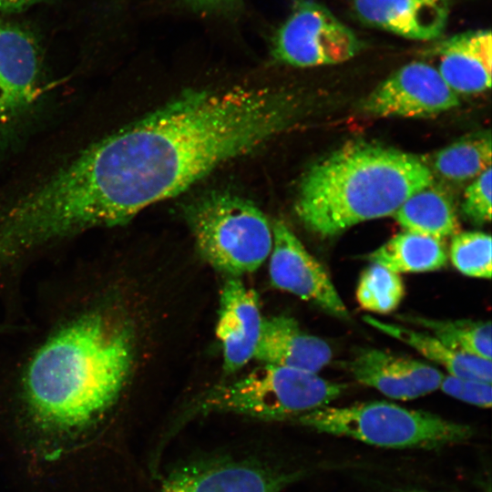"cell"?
I'll list each match as a JSON object with an SVG mask.
<instances>
[{
  "label": "cell",
  "instance_id": "29",
  "mask_svg": "<svg viewBox=\"0 0 492 492\" xmlns=\"http://www.w3.org/2000/svg\"><path fill=\"white\" fill-rule=\"evenodd\" d=\"M407 492H423V491H415V490H412V491H407Z\"/></svg>",
  "mask_w": 492,
  "mask_h": 492
},
{
  "label": "cell",
  "instance_id": "26",
  "mask_svg": "<svg viewBox=\"0 0 492 492\" xmlns=\"http://www.w3.org/2000/svg\"><path fill=\"white\" fill-rule=\"evenodd\" d=\"M194 11L206 15L231 16L242 7V0H184Z\"/></svg>",
  "mask_w": 492,
  "mask_h": 492
},
{
  "label": "cell",
  "instance_id": "21",
  "mask_svg": "<svg viewBox=\"0 0 492 492\" xmlns=\"http://www.w3.org/2000/svg\"><path fill=\"white\" fill-rule=\"evenodd\" d=\"M404 322L417 324L450 348L482 359L492 358V329L489 321L436 320L421 316H402Z\"/></svg>",
  "mask_w": 492,
  "mask_h": 492
},
{
  "label": "cell",
  "instance_id": "5",
  "mask_svg": "<svg viewBox=\"0 0 492 492\" xmlns=\"http://www.w3.org/2000/svg\"><path fill=\"white\" fill-rule=\"evenodd\" d=\"M292 421L319 432L391 448H431L464 442L473 435L467 425L385 401L324 405Z\"/></svg>",
  "mask_w": 492,
  "mask_h": 492
},
{
  "label": "cell",
  "instance_id": "25",
  "mask_svg": "<svg viewBox=\"0 0 492 492\" xmlns=\"http://www.w3.org/2000/svg\"><path fill=\"white\" fill-rule=\"evenodd\" d=\"M439 388L447 395L482 408L492 403L491 383L444 374Z\"/></svg>",
  "mask_w": 492,
  "mask_h": 492
},
{
  "label": "cell",
  "instance_id": "18",
  "mask_svg": "<svg viewBox=\"0 0 492 492\" xmlns=\"http://www.w3.org/2000/svg\"><path fill=\"white\" fill-rule=\"evenodd\" d=\"M393 217L405 231L440 241L453 237L459 229L453 201L434 183L414 193Z\"/></svg>",
  "mask_w": 492,
  "mask_h": 492
},
{
  "label": "cell",
  "instance_id": "11",
  "mask_svg": "<svg viewBox=\"0 0 492 492\" xmlns=\"http://www.w3.org/2000/svg\"><path fill=\"white\" fill-rule=\"evenodd\" d=\"M280 471L253 459L218 457L179 466L164 477L159 492H281Z\"/></svg>",
  "mask_w": 492,
  "mask_h": 492
},
{
  "label": "cell",
  "instance_id": "6",
  "mask_svg": "<svg viewBox=\"0 0 492 492\" xmlns=\"http://www.w3.org/2000/svg\"><path fill=\"white\" fill-rule=\"evenodd\" d=\"M185 217L202 258L227 276L253 272L271 254L272 226L247 200L206 194L187 206Z\"/></svg>",
  "mask_w": 492,
  "mask_h": 492
},
{
  "label": "cell",
  "instance_id": "1",
  "mask_svg": "<svg viewBox=\"0 0 492 492\" xmlns=\"http://www.w3.org/2000/svg\"><path fill=\"white\" fill-rule=\"evenodd\" d=\"M294 100L269 87L188 90L50 174L56 215L79 232L121 226L282 131Z\"/></svg>",
  "mask_w": 492,
  "mask_h": 492
},
{
  "label": "cell",
  "instance_id": "19",
  "mask_svg": "<svg viewBox=\"0 0 492 492\" xmlns=\"http://www.w3.org/2000/svg\"><path fill=\"white\" fill-rule=\"evenodd\" d=\"M367 258L398 274L436 271L448 260L442 241L407 231L395 234Z\"/></svg>",
  "mask_w": 492,
  "mask_h": 492
},
{
  "label": "cell",
  "instance_id": "22",
  "mask_svg": "<svg viewBox=\"0 0 492 492\" xmlns=\"http://www.w3.org/2000/svg\"><path fill=\"white\" fill-rule=\"evenodd\" d=\"M405 296V285L398 273L373 263L361 274L356 299L365 311L389 313L395 311Z\"/></svg>",
  "mask_w": 492,
  "mask_h": 492
},
{
  "label": "cell",
  "instance_id": "20",
  "mask_svg": "<svg viewBox=\"0 0 492 492\" xmlns=\"http://www.w3.org/2000/svg\"><path fill=\"white\" fill-rule=\"evenodd\" d=\"M491 144L489 130L463 137L435 155L434 169L453 182L475 179L491 167Z\"/></svg>",
  "mask_w": 492,
  "mask_h": 492
},
{
  "label": "cell",
  "instance_id": "7",
  "mask_svg": "<svg viewBox=\"0 0 492 492\" xmlns=\"http://www.w3.org/2000/svg\"><path fill=\"white\" fill-rule=\"evenodd\" d=\"M292 4L272 39L276 60L311 67L340 64L357 54L359 39L329 9L312 0H293Z\"/></svg>",
  "mask_w": 492,
  "mask_h": 492
},
{
  "label": "cell",
  "instance_id": "2",
  "mask_svg": "<svg viewBox=\"0 0 492 492\" xmlns=\"http://www.w3.org/2000/svg\"><path fill=\"white\" fill-rule=\"evenodd\" d=\"M36 310L0 354V400L36 449L55 455L87 442L120 403L136 367L138 333L91 258L49 281Z\"/></svg>",
  "mask_w": 492,
  "mask_h": 492
},
{
  "label": "cell",
  "instance_id": "4",
  "mask_svg": "<svg viewBox=\"0 0 492 492\" xmlns=\"http://www.w3.org/2000/svg\"><path fill=\"white\" fill-rule=\"evenodd\" d=\"M345 388V384L330 382L315 373L261 364L242 377L209 390L191 413H229L266 421H292L328 405Z\"/></svg>",
  "mask_w": 492,
  "mask_h": 492
},
{
  "label": "cell",
  "instance_id": "15",
  "mask_svg": "<svg viewBox=\"0 0 492 492\" xmlns=\"http://www.w3.org/2000/svg\"><path fill=\"white\" fill-rule=\"evenodd\" d=\"M449 5V0H354L355 15L363 23L420 41L442 35Z\"/></svg>",
  "mask_w": 492,
  "mask_h": 492
},
{
  "label": "cell",
  "instance_id": "9",
  "mask_svg": "<svg viewBox=\"0 0 492 492\" xmlns=\"http://www.w3.org/2000/svg\"><path fill=\"white\" fill-rule=\"evenodd\" d=\"M458 104V95L436 68L424 62H412L379 84L364 100L362 108L380 118H430Z\"/></svg>",
  "mask_w": 492,
  "mask_h": 492
},
{
  "label": "cell",
  "instance_id": "28",
  "mask_svg": "<svg viewBox=\"0 0 492 492\" xmlns=\"http://www.w3.org/2000/svg\"><path fill=\"white\" fill-rule=\"evenodd\" d=\"M19 327H20L19 323H0V339L14 333L15 331L18 330Z\"/></svg>",
  "mask_w": 492,
  "mask_h": 492
},
{
  "label": "cell",
  "instance_id": "12",
  "mask_svg": "<svg viewBox=\"0 0 492 492\" xmlns=\"http://www.w3.org/2000/svg\"><path fill=\"white\" fill-rule=\"evenodd\" d=\"M348 370L360 384L402 401L436 391L444 375L425 363L375 348L360 349Z\"/></svg>",
  "mask_w": 492,
  "mask_h": 492
},
{
  "label": "cell",
  "instance_id": "14",
  "mask_svg": "<svg viewBox=\"0 0 492 492\" xmlns=\"http://www.w3.org/2000/svg\"><path fill=\"white\" fill-rule=\"evenodd\" d=\"M333 357L322 338L303 332L292 317L263 318L253 359L272 364L317 374Z\"/></svg>",
  "mask_w": 492,
  "mask_h": 492
},
{
  "label": "cell",
  "instance_id": "3",
  "mask_svg": "<svg viewBox=\"0 0 492 492\" xmlns=\"http://www.w3.org/2000/svg\"><path fill=\"white\" fill-rule=\"evenodd\" d=\"M434 183L419 157L380 144H345L305 173L295 211L315 234L327 238L374 219L393 216L416 191Z\"/></svg>",
  "mask_w": 492,
  "mask_h": 492
},
{
  "label": "cell",
  "instance_id": "13",
  "mask_svg": "<svg viewBox=\"0 0 492 492\" xmlns=\"http://www.w3.org/2000/svg\"><path fill=\"white\" fill-rule=\"evenodd\" d=\"M219 310L216 333L223 371L231 374L253 358L263 318L257 293L234 276H227L221 287Z\"/></svg>",
  "mask_w": 492,
  "mask_h": 492
},
{
  "label": "cell",
  "instance_id": "27",
  "mask_svg": "<svg viewBox=\"0 0 492 492\" xmlns=\"http://www.w3.org/2000/svg\"><path fill=\"white\" fill-rule=\"evenodd\" d=\"M44 0H0L1 12H13L26 9Z\"/></svg>",
  "mask_w": 492,
  "mask_h": 492
},
{
  "label": "cell",
  "instance_id": "16",
  "mask_svg": "<svg viewBox=\"0 0 492 492\" xmlns=\"http://www.w3.org/2000/svg\"><path fill=\"white\" fill-rule=\"evenodd\" d=\"M438 72L458 94H476L491 86L492 38L489 29L450 36L436 46Z\"/></svg>",
  "mask_w": 492,
  "mask_h": 492
},
{
  "label": "cell",
  "instance_id": "23",
  "mask_svg": "<svg viewBox=\"0 0 492 492\" xmlns=\"http://www.w3.org/2000/svg\"><path fill=\"white\" fill-rule=\"evenodd\" d=\"M491 236L482 231L457 232L452 238L449 258L469 277L489 280L492 272Z\"/></svg>",
  "mask_w": 492,
  "mask_h": 492
},
{
  "label": "cell",
  "instance_id": "17",
  "mask_svg": "<svg viewBox=\"0 0 492 492\" xmlns=\"http://www.w3.org/2000/svg\"><path fill=\"white\" fill-rule=\"evenodd\" d=\"M364 320L380 332L413 347L427 359L441 364L449 374L492 383L491 360L456 351L432 334L371 316H364Z\"/></svg>",
  "mask_w": 492,
  "mask_h": 492
},
{
  "label": "cell",
  "instance_id": "10",
  "mask_svg": "<svg viewBox=\"0 0 492 492\" xmlns=\"http://www.w3.org/2000/svg\"><path fill=\"white\" fill-rule=\"evenodd\" d=\"M272 226L269 274L272 284L338 318L349 316L346 306L323 266L282 221Z\"/></svg>",
  "mask_w": 492,
  "mask_h": 492
},
{
  "label": "cell",
  "instance_id": "8",
  "mask_svg": "<svg viewBox=\"0 0 492 492\" xmlns=\"http://www.w3.org/2000/svg\"><path fill=\"white\" fill-rule=\"evenodd\" d=\"M39 46L27 30L0 24V145L30 118L43 93Z\"/></svg>",
  "mask_w": 492,
  "mask_h": 492
},
{
  "label": "cell",
  "instance_id": "24",
  "mask_svg": "<svg viewBox=\"0 0 492 492\" xmlns=\"http://www.w3.org/2000/svg\"><path fill=\"white\" fill-rule=\"evenodd\" d=\"M491 167L478 175L466 189L461 210L465 218L482 226L491 220Z\"/></svg>",
  "mask_w": 492,
  "mask_h": 492
}]
</instances>
